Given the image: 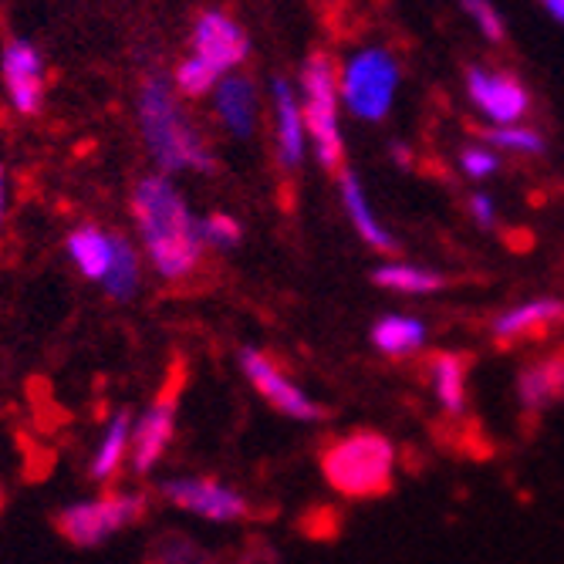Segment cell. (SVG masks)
Wrapping results in <instances>:
<instances>
[{
  "instance_id": "6da1fadb",
  "label": "cell",
  "mask_w": 564,
  "mask_h": 564,
  "mask_svg": "<svg viewBox=\"0 0 564 564\" xmlns=\"http://www.w3.org/2000/svg\"><path fill=\"white\" fill-rule=\"evenodd\" d=\"M132 214L142 237V250L160 278L183 281L203 264V234L199 220L186 207V199L166 173L142 176L132 189Z\"/></svg>"
},
{
  "instance_id": "7a4b0ae2",
  "label": "cell",
  "mask_w": 564,
  "mask_h": 564,
  "mask_svg": "<svg viewBox=\"0 0 564 564\" xmlns=\"http://www.w3.org/2000/svg\"><path fill=\"white\" fill-rule=\"evenodd\" d=\"M139 129L160 173H207L214 156L199 129L186 119L180 95L166 78H149L139 88Z\"/></svg>"
},
{
  "instance_id": "3957f363",
  "label": "cell",
  "mask_w": 564,
  "mask_h": 564,
  "mask_svg": "<svg viewBox=\"0 0 564 564\" xmlns=\"http://www.w3.org/2000/svg\"><path fill=\"white\" fill-rule=\"evenodd\" d=\"M301 116L307 129L315 156L325 170H338L345 163V139H341V95H338V65L315 51L301 68Z\"/></svg>"
},
{
  "instance_id": "277c9868",
  "label": "cell",
  "mask_w": 564,
  "mask_h": 564,
  "mask_svg": "<svg viewBox=\"0 0 564 564\" xmlns=\"http://www.w3.org/2000/svg\"><path fill=\"white\" fill-rule=\"evenodd\" d=\"M395 453L379 433H351L332 440L322 453L325 480L345 497H379L392 487Z\"/></svg>"
},
{
  "instance_id": "5b68a950",
  "label": "cell",
  "mask_w": 564,
  "mask_h": 564,
  "mask_svg": "<svg viewBox=\"0 0 564 564\" xmlns=\"http://www.w3.org/2000/svg\"><path fill=\"white\" fill-rule=\"evenodd\" d=\"M402 82V68L386 47H358L338 68V95L341 109H348L358 122H382L392 112V101Z\"/></svg>"
},
{
  "instance_id": "8992f818",
  "label": "cell",
  "mask_w": 564,
  "mask_h": 564,
  "mask_svg": "<svg viewBox=\"0 0 564 564\" xmlns=\"http://www.w3.org/2000/svg\"><path fill=\"white\" fill-rule=\"evenodd\" d=\"M145 514V494H126V490H109L95 500L72 503L58 514V531L78 544V547H95L116 531L135 524Z\"/></svg>"
},
{
  "instance_id": "52a82bcc",
  "label": "cell",
  "mask_w": 564,
  "mask_h": 564,
  "mask_svg": "<svg viewBox=\"0 0 564 564\" xmlns=\"http://www.w3.org/2000/svg\"><path fill=\"white\" fill-rule=\"evenodd\" d=\"M240 366H243L250 386L258 389L278 409V413H284V416H291L297 423H318V420H325V405L315 402L301 386H294L281 372V366L274 362L271 355H264L258 348H243L240 351Z\"/></svg>"
},
{
  "instance_id": "ba28073f",
  "label": "cell",
  "mask_w": 564,
  "mask_h": 564,
  "mask_svg": "<svg viewBox=\"0 0 564 564\" xmlns=\"http://www.w3.org/2000/svg\"><path fill=\"white\" fill-rule=\"evenodd\" d=\"M467 95L490 126H514V122H524L531 112V91L524 88V82L518 75H510V72L470 65L467 68Z\"/></svg>"
},
{
  "instance_id": "9c48e42d",
  "label": "cell",
  "mask_w": 564,
  "mask_h": 564,
  "mask_svg": "<svg viewBox=\"0 0 564 564\" xmlns=\"http://www.w3.org/2000/svg\"><path fill=\"white\" fill-rule=\"evenodd\" d=\"M160 490L173 507H183V510H189V514H199L207 521H243V518H250V503L210 477H173Z\"/></svg>"
},
{
  "instance_id": "30bf717a",
  "label": "cell",
  "mask_w": 564,
  "mask_h": 564,
  "mask_svg": "<svg viewBox=\"0 0 564 564\" xmlns=\"http://www.w3.org/2000/svg\"><path fill=\"white\" fill-rule=\"evenodd\" d=\"M193 55L203 58L207 65H214L220 75H230L247 62L250 41L230 14L207 11V14H199L193 24Z\"/></svg>"
},
{
  "instance_id": "8fae6325",
  "label": "cell",
  "mask_w": 564,
  "mask_h": 564,
  "mask_svg": "<svg viewBox=\"0 0 564 564\" xmlns=\"http://www.w3.org/2000/svg\"><path fill=\"white\" fill-rule=\"evenodd\" d=\"M0 75H4V88L11 106L21 116H37L44 106V62L41 51L31 41H8L4 55H0Z\"/></svg>"
},
{
  "instance_id": "7c38bea8",
  "label": "cell",
  "mask_w": 564,
  "mask_h": 564,
  "mask_svg": "<svg viewBox=\"0 0 564 564\" xmlns=\"http://www.w3.org/2000/svg\"><path fill=\"white\" fill-rule=\"evenodd\" d=\"M176 405H180V382H173L166 392L152 399V405L142 413V420L132 430V467L135 474H149L156 459L166 453L173 430H176Z\"/></svg>"
},
{
  "instance_id": "4fadbf2b",
  "label": "cell",
  "mask_w": 564,
  "mask_h": 564,
  "mask_svg": "<svg viewBox=\"0 0 564 564\" xmlns=\"http://www.w3.org/2000/svg\"><path fill=\"white\" fill-rule=\"evenodd\" d=\"M271 106H274V142H278V160L284 170H297L307 149V129L301 116V98L297 88L288 78L271 82Z\"/></svg>"
},
{
  "instance_id": "5bb4252c",
  "label": "cell",
  "mask_w": 564,
  "mask_h": 564,
  "mask_svg": "<svg viewBox=\"0 0 564 564\" xmlns=\"http://www.w3.org/2000/svg\"><path fill=\"white\" fill-rule=\"evenodd\" d=\"M214 109H217V119L220 126L234 135V139H250L253 129H258V88L247 75H224L214 88Z\"/></svg>"
},
{
  "instance_id": "9a60e30c",
  "label": "cell",
  "mask_w": 564,
  "mask_h": 564,
  "mask_svg": "<svg viewBox=\"0 0 564 564\" xmlns=\"http://www.w3.org/2000/svg\"><path fill=\"white\" fill-rule=\"evenodd\" d=\"M561 322H564V301H557V297H538V301H524L518 307H510V312H503L494 322V338L500 345L531 341V338L547 335Z\"/></svg>"
},
{
  "instance_id": "2e32d148",
  "label": "cell",
  "mask_w": 564,
  "mask_h": 564,
  "mask_svg": "<svg viewBox=\"0 0 564 564\" xmlns=\"http://www.w3.org/2000/svg\"><path fill=\"white\" fill-rule=\"evenodd\" d=\"M341 203H345V214H348L358 237H362L372 250L395 253V237L382 227L379 214L372 210V203H369V193H366L362 180H358L351 170L341 173Z\"/></svg>"
},
{
  "instance_id": "e0dca14e",
  "label": "cell",
  "mask_w": 564,
  "mask_h": 564,
  "mask_svg": "<svg viewBox=\"0 0 564 564\" xmlns=\"http://www.w3.org/2000/svg\"><path fill=\"white\" fill-rule=\"evenodd\" d=\"M68 258L72 264L78 268L82 278L88 281H106L109 268H112V258H116V234H106L91 224L78 227L68 234Z\"/></svg>"
},
{
  "instance_id": "ac0fdd59",
  "label": "cell",
  "mask_w": 564,
  "mask_h": 564,
  "mask_svg": "<svg viewBox=\"0 0 564 564\" xmlns=\"http://www.w3.org/2000/svg\"><path fill=\"white\" fill-rule=\"evenodd\" d=\"M518 395H521V405L534 409V413L564 399V348L521 372Z\"/></svg>"
},
{
  "instance_id": "d6986e66",
  "label": "cell",
  "mask_w": 564,
  "mask_h": 564,
  "mask_svg": "<svg viewBox=\"0 0 564 564\" xmlns=\"http://www.w3.org/2000/svg\"><path fill=\"white\" fill-rule=\"evenodd\" d=\"M467 358L456 351H436L430 358V386L446 413H464L467 405Z\"/></svg>"
},
{
  "instance_id": "ffe728a7",
  "label": "cell",
  "mask_w": 564,
  "mask_h": 564,
  "mask_svg": "<svg viewBox=\"0 0 564 564\" xmlns=\"http://www.w3.org/2000/svg\"><path fill=\"white\" fill-rule=\"evenodd\" d=\"M372 345L389 358L413 355L426 345V325L409 315H386L372 328Z\"/></svg>"
},
{
  "instance_id": "44dd1931",
  "label": "cell",
  "mask_w": 564,
  "mask_h": 564,
  "mask_svg": "<svg viewBox=\"0 0 564 564\" xmlns=\"http://www.w3.org/2000/svg\"><path fill=\"white\" fill-rule=\"evenodd\" d=\"M129 443H132V416L122 409V413H116V416H112V423H109L106 436H101V443H98V449H95L91 470H88L95 484H109V480L119 474Z\"/></svg>"
},
{
  "instance_id": "7402d4cb",
  "label": "cell",
  "mask_w": 564,
  "mask_h": 564,
  "mask_svg": "<svg viewBox=\"0 0 564 564\" xmlns=\"http://www.w3.org/2000/svg\"><path fill=\"white\" fill-rule=\"evenodd\" d=\"M372 281L386 291H399V294H433V291H443L446 281L443 274L430 271V268H420V264H382Z\"/></svg>"
},
{
  "instance_id": "603a6c76",
  "label": "cell",
  "mask_w": 564,
  "mask_h": 564,
  "mask_svg": "<svg viewBox=\"0 0 564 564\" xmlns=\"http://www.w3.org/2000/svg\"><path fill=\"white\" fill-rule=\"evenodd\" d=\"M139 250L116 234V258H112V268L106 274V281H101V288H106L112 297L126 301L135 288H139Z\"/></svg>"
},
{
  "instance_id": "cb8c5ba5",
  "label": "cell",
  "mask_w": 564,
  "mask_h": 564,
  "mask_svg": "<svg viewBox=\"0 0 564 564\" xmlns=\"http://www.w3.org/2000/svg\"><path fill=\"white\" fill-rule=\"evenodd\" d=\"M484 142L490 149H503V152H518V156H541L544 152V135L524 122L514 126H490L484 129Z\"/></svg>"
},
{
  "instance_id": "d4e9b609",
  "label": "cell",
  "mask_w": 564,
  "mask_h": 564,
  "mask_svg": "<svg viewBox=\"0 0 564 564\" xmlns=\"http://www.w3.org/2000/svg\"><path fill=\"white\" fill-rule=\"evenodd\" d=\"M220 78H224V75H220L214 65H207L203 58L189 55V58H183V62L176 65L173 88H176V95L199 98V95H210V91L217 88V82H220Z\"/></svg>"
},
{
  "instance_id": "484cf974",
  "label": "cell",
  "mask_w": 564,
  "mask_h": 564,
  "mask_svg": "<svg viewBox=\"0 0 564 564\" xmlns=\"http://www.w3.org/2000/svg\"><path fill=\"white\" fill-rule=\"evenodd\" d=\"M199 234H203V243L207 247H220V250H230L240 243V224L230 217V214H210L199 220Z\"/></svg>"
},
{
  "instance_id": "4316f807",
  "label": "cell",
  "mask_w": 564,
  "mask_h": 564,
  "mask_svg": "<svg viewBox=\"0 0 564 564\" xmlns=\"http://www.w3.org/2000/svg\"><path fill=\"white\" fill-rule=\"evenodd\" d=\"M459 8H464V14L477 24V31L487 41H494V44L503 41V18H500V11L490 4V0H459Z\"/></svg>"
},
{
  "instance_id": "83f0119b",
  "label": "cell",
  "mask_w": 564,
  "mask_h": 564,
  "mask_svg": "<svg viewBox=\"0 0 564 564\" xmlns=\"http://www.w3.org/2000/svg\"><path fill=\"white\" fill-rule=\"evenodd\" d=\"M459 170H464V176H470V180H487L500 170V160L490 145H467L459 152Z\"/></svg>"
},
{
  "instance_id": "f1b7e54d",
  "label": "cell",
  "mask_w": 564,
  "mask_h": 564,
  "mask_svg": "<svg viewBox=\"0 0 564 564\" xmlns=\"http://www.w3.org/2000/svg\"><path fill=\"white\" fill-rule=\"evenodd\" d=\"M470 214H474V220H477L480 227H494V224H497V203H494V196L474 193V196H470Z\"/></svg>"
},
{
  "instance_id": "f546056e",
  "label": "cell",
  "mask_w": 564,
  "mask_h": 564,
  "mask_svg": "<svg viewBox=\"0 0 564 564\" xmlns=\"http://www.w3.org/2000/svg\"><path fill=\"white\" fill-rule=\"evenodd\" d=\"M4 217H8V173L0 166V234H4Z\"/></svg>"
},
{
  "instance_id": "4dcf8cb0",
  "label": "cell",
  "mask_w": 564,
  "mask_h": 564,
  "mask_svg": "<svg viewBox=\"0 0 564 564\" xmlns=\"http://www.w3.org/2000/svg\"><path fill=\"white\" fill-rule=\"evenodd\" d=\"M541 4H544V11H547L554 21L564 24V0H541Z\"/></svg>"
},
{
  "instance_id": "1f68e13d",
  "label": "cell",
  "mask_w": 564,
  "mask_h": 564,
  "mask_svg": "<svg viewBox=\"0 0 564 564\" xmlns=\"http://www.w3.org/2000/svg\"><path fill=\"white\" fill-rule=\"evenodd\" d=\"M392 156L399 160V166H409V160H413V152L402 149V145H392Z\"/></svg>"
}]
</instances>
